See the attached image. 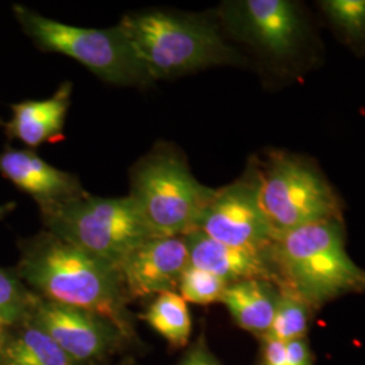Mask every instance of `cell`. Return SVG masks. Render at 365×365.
Here are the masks:
<instances>
[{
    "label": "cell",
    "instance_id": "obj_1",
    "mask_svg": "<svg viewBox=\"0 0 365 365\" xmlns=\"http://www.w3.org/2000/svg\"><path fill=\"white\" fill-rule=\"evenodd\" d=\"M16 274L39 298L95 314L123 337L130 333L118 269L48 230L21 244Z\"/></svg>",
    "mask_w": 365,
    "mask_h": 365
},
{
    "label": "cell",
    "instance_id": "obj_2",
    "mask_svg": "<svg viewBox=\"0 0 365 365\" xmlns=\"http://www.w3.org/2000/svg\"><path fill=\"white\" fill-rule=\"evenodd\" d=\"M271 257L277 287L289 288L310 309L365 292V271L346 252L342 221L317 222L279 235Z\"/></svg>",
    "mask_w": 365,
    "mask_h": 365
},
{
    "label": "cell",
    "instance_id": "obj_3",
    "mask_svg": "<svg viewBox=\"0 0 365 365\" xmlns=\"http://www.w3.org/2000/svg\"><path fill=\"white\" fill-rule=\"evenodd\" d=\"M118 26L152 81L242 61L202 16L145 11L125 15Z\"/></svg>",
    "mask_w": 365,
    "mask_h": 365
},
{
    "label": "cell",
    "instance_id": "obj_4",
    "mask_svg": "<svg viewBox=\"0 0 365 365\" xmlns=\"http://www.w3.org/2000/svg\"><path fill=\"white\" fill-rule=\"evenodd\" d=\"M214 192L196 180L178 148L160 144L131 168L128 196L155 237H182L195 230Z\"/></svg>",
    "mask_w": 365,
    "mask_h": 365
},
{
    "label": "cell",
    "instance_id": "obj_5",
    "mask_svg": "<svg viewBox=\"0 0 365 365\" xmlns=\"http://www.w3.org/2000/svg\"><path fill=\"white\" fill-rule=\"evenodd\" d=\"M49 233L118 269L150 233L129 196L84 195L42 212Z\"/></svg>",
    "mask_w": 365,
    "mask_h": 365
},
{
    "label": "cell",
    "instance_id": "obj_6",
    "mask_svg": "<svg viewBox=\"0 0 365 365\" xmlns=\"http://www.w3.org/2000/svg\"><path fill=\"white\" fill-rule=\"evenodd\" d=\"M257 190L276 238L317 222L342 221L339 196L319 170L302 157H269L264 167H257Z\"/></svg>",
    "mask_w": 365,
    "mask_h": 365
},
{
    "label": "cell",
    "instance_id": "obj_7",
    "mask_svg": "<svg viewBox=\"0 0 365 365\" xmlns=\"http://www.w3.org/2000/svg\"><path fill=\"white\" fill-rule=\"evenodd\" d=\"M13 10L22 30L41 51L66 54L111 84L152 83L119 26L84 29L45 18L21 4H15Z\"/></svg>",
    "mask_w": 365,
    "mask_h": 365
},
{
    "label": "cell",
    "instance_id": "obj_8",
    "mask_svg": "<svg viewBox=\"0 0 365 365\" xmlns=\"http://www.w3.org/2000/svg\"><path fill=\"white\" fill-rule=\"evenodd\" d=\"M195 230L235 248L260 252L271 249L276 235L259 202L257 165L249 167L235 182L215 190Z\"/></svg>",
    "mask_w": 365,
    "mask_h": 365
},
{
    "label": "cell",
    "instance_id": "obj_9",
    "mask_svg": "<svg viewBox=\"0 0 365 365\" xmlns=\"http://www.w3.org/2000/svg\"><path fill=\"white\" fill-rule=\"evenodd\" d=\"M222 15L235 37L274 60L292 58L304 41L300 9L288 0L226 3Z\"/></svg>",
    "mask_w": 365,
    "mask_h": 365
},
{
    "label": "cell",
    "instance_id": "obj_10",
    "mask_svg": "<svg viewBox=\"0 0 365 365\" xmlns=\"http://www.w3.org/2000/svg\"><path fill=\"white\" fill-rule=\"evenodd\" d=\"M27 321L41 327L76 363L93 361L114 345L117 329L95 314L34 294Z\"/></svg>",
    "mask_w": 365,
    "mask_h": 365
},
{
    "label": "cell",
    "instance_id": "obj_11",
    "mask_svg": "<svg viewBox=\"0 0 365 365\" xmlns=\"http://www.w3.org/2000/svg\"><path fill=\"white\" fill-rule=\"evenodd\" d=\"M190 253L182 237H152L134 249L118 268L128 299L176 292Z\"/></svg>",
    "mask_w": 365,
    "mask_h": 365
},
{
    "label": "cell",
    "instance_id": "obj_12",
    "mask_svg": "<svg viewBox=\"0 0 365 365\" xmlns=\"http://www.w3.org/2000/svg\"><path fill=\"white\" fill-rule=\"evenodd\" d=\"M0 175L31 196L41 214L86 194L76 176L53 167L29 149L6 148L0 153Z\"/></svg>",
    "mask_w": 365,
    "mask_h": 365
},
{
    "label": "cell",
    "instance_id": "obj_13",
    "mask_svg": "<svg viewBox=\"0 0 365 365\" xmlns=\"http://www.w3.org/2000/svg\"><path fill=\"white\" fill-rule=\"evenodd\" d=\"M182 238L190 253V265L217 274L229 284L242 280H264L279 284L271 249L260 252L235 248L221 244L199 230H192Z\"/></svg>",
    "mask_w": 365,
    "mask_h": 365
},
{
    "label": "cell",
    "instance_id": "obj_14",
    "mask_svg": "<svg viewBox=\"0 0 365 365\" xmlns=\"http://www.w3.org/2000/svg\"><path fill=\"white\" fill-rule=\"evenodd\" d=\"M72 83H63L52 98L11 105L13 115L0 122L9 140H18L30 149L64 140L66 113L71 106Z\"/></svg>",
    "mask_w": 365,
    "mask_h": 365
},
{
    "label": "cell",
    "instance_id": "obj_15",
    "mask_svg": "<svg viewBox=\"0 0 365 365\" xmlns=\"http://www.w3.org/2000/svg\"><path fill=\"white\" fill-rule=\"evenodd\" d=\"M277 292L274 283L242 280L229 284L221 302L238 327L264 336L274 319Z\"/></svg>",
    "mask_w": 365,
    "mask_h": 365
},
{
    "label": "cell",
    "instance_id": "obj_16",
    "mask_svg": "<svg viewBox=\"0 0 365 365\" xmlns=\"http://www.w3.org/2000/svg\"><path fill=\"white\" fill-rule=\"evenodd\" d=\"M0 365H78L49 334L25 321L15 334H9L0 353Z\"/></svg>",
    "mask_w": 365,
    "mask_h": 365
},
{
    "label": "cell",
    "instance_id": "obj_17",
    "mask_svg": "<svg viewBox=\"0 0 365 365\" xmlns=\"http://www.w3.org/2000/svg\"><path fill=\"white\" fill-rule=\"evenodd\" d=\"M144 319L170 345L182 348L188 344L192 331V321L187 302L179 292L157 295L144 314Z\"/></svg>",
    "mask_w": 365,
    "mask_h": 365
},
{
    "label": "cell",
    "instance_id": "obj_18",
    "mask_svg": "<svg viewBox=\"0 0 365 365\" xmlns=\"http://www.w3.org/2000/svg\"><path fill=\"white\" fill-rule=\"evenodd\" d=\"M277 289L274 319L269 330L262 337L282 342L304 339L309 329L310 306L289 288L279 286Z\"/></svg>",
    "mask_w": 365,
    "mask_h": 365
},
{
    "label": "cell",
    "instance_id": "obj_19",
    "mask_svg": "<svg viewBox=\"0 0 365 365\" xmlns=\"http://www.w3.org/2000/svg\"><path fill=\"white\" fill-rule=\"evenodd\" d=\"M319 6L346 42L365 48V0H324Z\"/></svg>",
    "mask_w": 365,
    "mask_h": 365
},
{
    "label": "cell",
    "instance_id": "obj_20",
    "mask_svg": "<svg viewBox=\"0 0 365 365\" xmlns=\"http://www.w3.org/2000/svg\"><path fill=\"white\" fill-rule=\"evenodd\" d=\"M34 294L22 284L19 276L0 268V324L13 327L24 324Z\"/></svg>",
    "mask_w": 365,
    "mask_h": 365
},
{
    "label": "cell",
    "instance_id": "obj_21",
    "mask_svg": "<svg viewBox=\"0 0 365 365\" xmlns=\"http://www.w3.org/2000/svg\"><path fill=\"white\" fill-rule=\"evenodd\" d=\"M229 283L217 274L190 265L179 283V295L195 304H211L221 302Z\"/></svg>",
    "mask_w": 365,
    "mask_h": 365
},
{
    "label": "cell",
    "instance_id": "obj_22",
    "mask_svg": "<svg viewBox=\"0 0 365 365\" xmlns=\"http://www.w3.org/2000/svg\"><path fill=\"white\" fill-rule=\"evenodd\" d=\"M262 361L264 365H289L286 342L262 337Z\"/></svg>",
    "mask_w": 365,
    "mask_h": 365
},
{
    "label": "cell",
    "instance_id": "obj_23",
    "mask_svg": "<svg viewBox=\"0 0 365 365\" xmlns=\"http://www.w3.org/2000/svg\"><path fill=\"white\" fill-rule=\"evenodd\" d=\"M286 352L289 365H313L312 351L304 339L286 342Z\"/></svg>",
    "mask_w": 365,
    "mask_h": 365
},
{
    "label": "cell",
    "instance_id": "obj_24",
    "mask_svg": "<svg viewBox=\"0 0 365 365\" xmlns=\"http://www.w3.org/2000/svg\"><path fill=\"white\" fill-rule=\"evenodd\" d=\"M179 365H221L210 352L205 341H197L195 346L184 356Z\"/></svg>",
    "mask_w": 365,
    "mask_h": 365
},
{
    "label": "cell",
    "instance_id": "obj_25",
    "mask_svg": "<svg viewBox=\"0 0 365 365\" xmlns=\"http://www.w3.org/2000/svg\"><path fill=\"white\" fill-rule=\"evenodd\" d=\"M15 207H16V205L14 202L6 203V205H0V220L4 218L7 214H10Z\"/></svg>",
    "mask_w": 365,
    "mask_h": 365
},
{
    "label": "cell",
    "instance_id": "obj_26",
    "mask_svg": "<svg viewBox=\"0 0 365 365\" xmlns=\"http://www.w3.org/2000/svg\"><path fill=\"white\" fill-rule=\"evenodd\" d=\"M7 329H9V327H6L4 325L0 324V353H1V349H3V346H4V342H6L7 336H9Z\"/></svg>",
    "mask_w": 365,
    "mask_h": 365
}]
</instances>
